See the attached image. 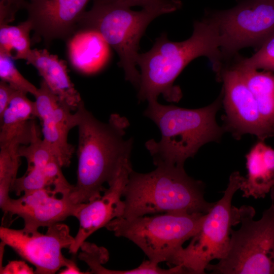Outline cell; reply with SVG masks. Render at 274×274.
<instances>
[{
  "mask_svg": "<svg viewBox=\"0 0 274 274\" xmlns=\"http://www.w3.org/2000/svg\"><path fill=\"white\" fill-rule=\"evenodd\" d=\"M27 94L16 91L0 117V148L27 145L41 136L34 120V101L28 98Z\"/></svg>",
  "mask_w": 274,
  "mask_h": 274,
  "instance_id": "15",
  "label": "cell"
},
{
  "mask_svg": "<svg viewBox=\"0 0 274 274\" xmlns=\"http://www.w3.org/2000/svg\"><path fill=\"white\" fill-rule=\"evenodd\" d=\"M206 214L166 213L132 218L118 217L105 227L139 247L149 260L170 261L187 240L200 229Z\"/></svg>",
  "mask_w": 274,
  "mask_h": 274,
  "instance_id": "6",
  "label": "cell"
},
{
  "mask_svg": "<svg viewBox=\"0 0 274 274\" xmlns=\"http://www.w3.org/2000/svg\"><path fill=\"white\" fill-rule=\"evenodd\" d=\"M241 227L231 230L225 256L206 270L219 274L274 273V200L254 220L252 207L239 208Z\"/></svg>",
  "mask_w": 274,
  "mask_h": 274,
  "instance_id": "7",
  "label": "cell"
},
{
  "mask_svg": "<svg viewBox=\"0 0 274 274\" xmlns=\"http://www.w3.org/2000/svg\"><path fill=\"white\" fill-rule=\"evenodd\" d=\"M243 176L238 172L230 176L223 196L206 214L201 227L186 248H181L168 263L183 268L186 273L202 274L210 262L225 255L232 227L240 223L239 208L232 205L240 189Z\"/></svg>",
  "mask_w": 274,
  "mask_h": 274,
  "instance_id": "8",
  "label": "cell"
},
{
  "mask_svg": "<svg viewBox=\"0 0 274 274\" xmlns=\"http://www.w3.org/2000/svg\"><path fill=\"white\" fill-rule=\"evenodd\" d=\"M20 146L0 148V207L3 208L10 198L9 192L20 165Z\"/></svg>",
  "mask_w": 274,
  "mask_h": 274,
  "instance_id": "22",
  "label": "cell"
},
{
  "mask_svg": "<svg viewBox=\"0 0 274 274\" xmlns=\"http://www.w3.org/2000/svg\"><path fill=\"white\" fill-rule=\"evenodd\" d=\"M18 154L21 157H24L26 159L27 168H42L51 159L57 158L41 136L36 138L27 145L20 146Z\"/></svg>",
  "mask_w": 274,
  "mask_h": 274,
  "instance_id": "24",
  "label": "cell"
},
{
  "mask_svg": "<svg viewBox=\"0 0 274 274\" xmlns=\"http://www.w3.org/2000/svg\"><path fill=\"white\" fill-rule=\"evenodd\" d=\"M12 56L0 52V78L2 81L9 84L13 88L34 96L38 88L26 79L18 71L13 62Z\"/></svg>",
  "mask_w": 274,
  "mask_h": 274,
  "instance_id": "23",
  "label": "cell"
},
{
  "mask_svg": "<svg viewBox=\"0 0 274 274\" xmlns=\"http://www.w3.org/2000/svg\"><path fill=\"white\" fill-rule=\"evenodd\" d=\"M32 30L31 22L27 19L16 26L0 25V52L27 62L32 54L29 33Z\"/></svg>",
  "mask_w": 274,
  "mask_h": 274,
  "instance_id": "21",
  "label": "cell"
},
{
  "mask_svg": "<svg viewBox=\"0 0 274 274\" xmlns=\"http://www.w3.org/2000/svg\"><path fill=\"white\" fill-rule=\"evenodd\" d=\"M148 173L132 170L124 189V218L166 213H207L214 203L204 197L202 182L184 167L159 165Z\"/></svg>",
  "mask_w": 274,
  "mask_h": 274,
  "instance_id": "4",
  "label": "cell"
},
{
  "mask_svg": "<svg viewBox=\"0 0 274 274\" xmlns=\"http://www.w3.org/2000/svg\"><path fill=\"white\" fill-rule=\"evenodd\" d=\"M246 158L247 174L240 187L243 196L264 198L274 188V149L258 140Z\"/></svg>",
  "mask_w": 274,
  "mask_h": 274,
  "instance_id": "16",
  "label": "cell"
},
{
  "mask_svg": "<svg viewBox=\"0 0 274 274\" xmlns=\"http://www.w3.org/2000/svg\"><path fill=\"white\" fill-rule=\"evenodd\" d=\"M78 128L77 180L70 194L75 203L98 198L115 178L121 166L130 160L133 139H125L128 120L117 114L109 122L97 119L82 101L75 113Z\"/></svg>",
  "mask_w": 274,
  "mask_h": 274,
  "instance_id": "1",
  "label": "cell"
},
{
  "mask_svg": "<svg viewBox=\"0 0 274 274\" xmlns=\"http://www.w3.org/2000/svg\"><path fill=\"white\" fill-rule=\"evenodd\" d=\"M67 41L70 61L80 72L95 73L103 67L109 59L110 46L96 31L79 30Z\"/></svg>",
  "mask_w": 274,
  "mask_h": 274,
  "instance_id": "18",
  "label": "cell"
},
{
  "mask_svg": "<svg viewBox=\"0 0 274 274\" xmlns=\"http://www.w3.org/2000/svg\"><path fill=\"white\" fill-rule=\"evenodd\" d=\"M130 160L120 167L104 194L87 202L81 203L75 217L79 227L69 252L76 254L86 239L98 229L105 227L113 219L122 216L124 203L122 200L124 189L132 170Z\"/></svg>",
  "mask_w": 274,
  "mask_h": 274,
  "instance_id": "13",
  "label": "cell"
},
{
  "mask_svg": "<svg viewBox=\"0 0 274 274\" xmlns=\"http://www.w3.org/2000/svg\"><path fill=\"white\" fill-rule=\"evenodd\" d=\"M71 111L68 106L60 103L48 118L41 122L43 139L62 167L70 165L75 151L74 147L67 140L69 131L76 126L75 114Z\"/></svg>",
  "mask_w": 274,
  "mask_h": 274,
  "instance_id": "19",
  "label": "cell"
},
{
  "mask_svg": "<svg viewBox=\"0 0 274 274\" xmlns=\"http://www.w3.org/2000/svg\"><path fill=\"white\" fill-rule=\"evenodd\" d=\"M201 56L209 58L215 72L219 73L223 58L217 24L212 16L195 22L193 33L187 40L172 42L163 32L150 50L139 54V100L157 99L162 94L167 101H179L182 93L180 87L174 85V82L190 61Z\"/></svg>",
  "mask_w": 274,
  "mask_h": 274,
  "instance_id": "2",
  "label": "cell"
},
{
  "mask_svg": "<svg viewBox=\"0 0 274 274\" xmlns=\"http://www.w3.org/2000/svg\"><path fill=\"white\" fill-rule=\"evenodd\" d=\"M34 113L41 122L48 118L59 106V99L43 80L35 96Z\"/></svg>",
  "mask_w": 274,
  "mask_h": 274,
  "instance_id": "26",
  "label": "cell"
},
{
  "mask_svg": "<svg viewBox=\"0 0 274 274\" xmlns=\"http://www.w3.org/2000/svg\"><path fill=\"white\" fill-rule=\"evenodd\" d=\"M25 0H0V25L13 21L17 12L25 9Z\"/></svg>",
  "mask_w": 274,
  "mask_h": 274,
  "instance_id": "28",
  "label": "cell"
},
{
  "mask_svg": "<svg viewBox=\"0 0 274 274\" xmlns=\"http://www.w3.org/2000/svg\"><path fill=\"white\" fill-rule=\"evenodd\" d=\"M93 1L92 8L80 18L77 31L91 29L98 32L117 52L118 64L123 69L125 79L138 89L140 73L136 59L140 40L150 22L164 13L146 9L134 11L112 3Z\"/></svg>",
  "mask_w": 274,
  "mask_h": 274,
  "instance_id": "5",
  "label": "cell"
},
{
  "mask_svg": "<svg viewBox=\"0 0 274 274\" xmlns=\"http://www.w3.org/2000/svg\"><path fill=\"white\" fill-rule=\"evenodd\" d=\"M241 74L253 93L260 114L274 129V73L243 66H233Z\"/></svg>",
  "mask_w": 274,
  "mask_h": 274,
  "instance_id": "20",
  "label": "cell"
},
{
  "mask_svg": "<svg viewBox=\"0 0 274 274\" xmlns=\"http://www.w3.org/2000/svg\"><path fill=\"white\" fill-rule=\"evenodd\" d=\"M80 204L73 202L69 195H57L43 188L25 192L17 199L10 198L2 210L5 214L22 218L23 229L32 232L75 217Z\"/></svg>",
  "mask_w": 274,
  "mask_h": 274,
  "instance_id": "14",
  "label": "cell"
},
{
  "mask_svg": "<svg viewBox=\"0 0 274 274\" xmlns=\"http://www.w3.org/2000/svg\"><path fill=\"white\" fill-rule=\"evenodd\" d=\"M27 63L38 71L50 90L72 110H77L83 101L67 74L66 66L57 55L46 49H32V54Z\"/></svg>",
  "mask_w": 274,
  "mask_h": 274,
  "instance_id": "17",
  "label": "cell"
},
{
  "mask_svg": "<svg viewBox=\"0 0 274 274\" xmlns=\"http://www.w3.org/2000/svg\"><path fill=\"white\" fill-rule=\"evenodd\" d=\"M212 16L223 58L244 47L259 48L274 35V0H247Z\"/></svg>",
  "mask_w": 274,
  "mask_h": 274,
  "instance_id": "9",
  "label": "cell"
},
{
  "mask_svg": "<svg viewBox=\"0 0 274 274\" xmlns=\"http://www.w3.org/2000/svg\"><path fill=\"white\" fill-rule=\"evenodd\" d=\"M65 268L60 270L59 273L61 274H84L87 273L80 270V268L77 266L74 261L71 260L70 263L64 267Z\"/></svg>",
  "mask_w": 274,
  "mask_h": 274,
  "instance_id": "31",
  "label": "cell"
},
{
  "mask_svg": "<svg viewBox=\"0 0 274 274\" xmlns=\"http://www.w3.org/2000/svg\"><path fill=\"white\" fill-rule=\"evenodd\" d=\"M7 82L0 81V117L9 106L16 91Z\"/></svg>",
  "mask_w": 274,
  "mask_h": 274,
  "instance_id": "30",
  "label": "cell"
},
{
  "mask_svg": "<svg viewBox=\"0 0 274 274\" xmlns=\"http://www.w3.org/2000/svg\"><path fill=\"white\" fill-rule=\"evenodd\" d=\"M1 274H32L33 268L22 260L10 261L8 264L0 268Z\"/></svg>",
  "mask_w": 274,
  "mask_h": 274,
  "instance_id": "29",
  "label": "cell"
},
{
  "mask_svg": "<svg viewBox=\"0 0 274 274\" xmlns=\"http://www.w3.org/2000/svg\"><path fill=\"white\" fill-rule=\"evenodd\" d=\"M240 64L274 73V35L267 39L251 57L239 58Z\"/></svg>",
  "mask_w": 274,
  "mask_h": 274,
  "instance_id": "25",
  "label": "cell"
},
{
  "mask_svg": "<svg viewBox=\"0 0 274 274\" xmlns=\"http://www.w3.org/2000/svg\"><path fill=\"white\" fill-rule=\"evenodd\" d=\"M89 0H30L25 9L34 33L31 44L43 40L46 46L55 39L67 40L78 29L80 18Z\"/></svg>",
  "mask_w": 274,
  "mask_h": 274,
  "instance_id": "12",
  "label": "cell"
},
{
  "mask_svg": "<svg viewBox=\"0 0 274 274\" xmlns=\"http://www.w3.org/2000/svg\"><path fill=\"white\" fill-rule=\"evenodd\" d=\"M110 3L126 8L140 6L143 9L157 10L164 14L178 10L181 6L179 0H93Z\"/></svg>",
  "mask_w": 274,
  "mask_h": 274,
  "instance_id": "27",
  "label": "cell"
},
{
  "mask_svg": "<svg viewBox=\"0 0 274 274\" xmlns=\"http://www.w3.org/2000/svg\"><path fill=\"white\" fill-rule=\"evenodd\" d=\"M223 83L225 131L239 139L245 134L265 141L274 136V129L263 119L251 91L233 66L222 68L218 75Z\"/></svg>",
  "mask_w": 274,
  "mask_h": 274,
  "instance_id": "11",
  "label": "cell"
},
{
  "mask_svg": "<svg viewBox=\"0 0 274 274\" xmlns=\"http://www.w3.org/2000/svg\"><path fill=\"white\" fill-rule=\"evenodd\" d=\"M144 115L159 128L161 139L148 141L145 147L154 164L184 167L204 145L219 141L225 131L218 125L216 114L222 102L221 95L211 104L198 109L163 105L157 99L148 101Z\"/></svg>",
  "mask_w": 274,
  "mask_h": 274,
  "instance_id": "3",
  "label": "cell"
},
{
  "mask_svg": "<svg viewBox=\"0 0 274 274\" xmlns=\"http://www.w3.org/2000/svg\"><path fill=\"white\" fill-rule=\"evenodd\" d=\"M0 238L35 266V273H55L71 261L62 254V250L69 249L74 241L68 226L64 224L58 223L48 227L45 233L2 226Z\"/></svg>",
  "mask_w": 274,
  "mask_h": 274,
  "instance_id": "10",
  "label": "cell"
}]
</instances>
